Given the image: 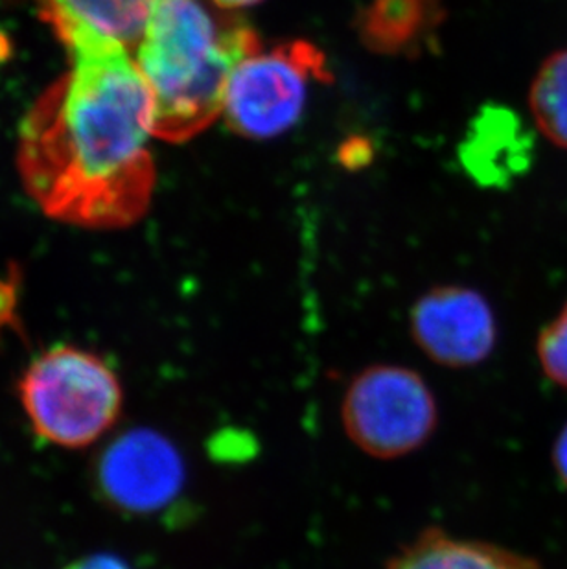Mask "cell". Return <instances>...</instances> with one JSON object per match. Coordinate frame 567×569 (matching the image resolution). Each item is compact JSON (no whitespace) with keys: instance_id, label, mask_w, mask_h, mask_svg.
Returning <instances> with one entry per match:
<instances>
[{"instance_id":"obj_1","label":"cell","mask_w":567,"mask_h":569,"mask_svg":"<svg viewBox=\"0 0 567 569\" xmlns=\"http://www.w3.org/2000/svg\"><path fill=\"white\" fill-rule=\"evenodd\" d=\"M70 70L21 126L22 183L44 214L86 229L145 216L156 184L153 100L135 58L108 39L64 43Z\"/></svg>"},{"instance_id":"obj_2","label":"cell","mask_w":567,"mask_h":569,"mask_svg":"<svg viewBox=\"0 0 567 569\" xmlns=\"http://www.w3.org/2000/svg\"><path fill=\"white\" fill-rule=\"evenodd\" d=\"M260 43L252 28L215 16L201 0H161L133 50L156 137L185 142L209 128L223 113L232 69Z\"/></svg>"},{"instance_id":"obj_3","label":"cell","mask_w":567,"mask_h":569,"mask_svg":"<svg viewBox=\"0 0 567 569\" xmlns=\"http://www.w3.org/2000/svg\"><path fill=\"white\" fill-rule=\"evenodd\" d=\"M19 398L38 439L76 450L94 445L113 428L122 411L123 391L106 358L59 343L28 363Z\"/></svg>"},{"instance_id":"obj_4","label":"cell","mask_w":567,"mask_h":569,"mask_svg":"<svg viewBox=\"0 0 567 569\" xmlns=\"http://www.w3.org/2000/svg\"><path fill=\"white\" fill-rule=\"evenodd\" d=\"M327 60L316 44L288 41L243 56L227 83L223 113L235 133L268 140L299 122L311 87L328 81Z\"/></svg>"},{"instance_id":"obj_5","label":"cell","mask_w":567,"mask_h":569,"mask_svg":"<svg viewBox=\"0 0 567 569\" xmlns=\"http://www.w3.org/2000/svg\"><path fill=\"white\" fill-rule=\"evenodd\" d=\"M341 419L359 450L391 461L431 439L439 408L422 375L409 367L370 366L348 383Z\"/></svg>"},{"instance_id":"obj_6","label":"cell","mask_w":567,"mask_h":569,"mask_svg":"<svg viewBox=\"0 0 567 569\" xmlns=\"http://www.w3.org/2000/svg\"><path fill=\"white\" fill-rule=\"evenodd\" d=\"M103 498L131 515H153L176 500L185 465L176 446L157 431L133 430L115 439L97 462Z\"/></svg>"},{"instance_id":"obj_7","label":"cell","mask_w":567,"mask_h":569,"mask_svg":"<svg viewBox=\"0 0 567 569\" xmlns=\"http://www.w3.org/2000/svg\"><path fill=\"white\" fill-rule=\"evenodd\" d=\"M412 341L437 366L476 367L493 355L498 322L487 299L462 286L424 293L409 317Z\"/></svg>"},{"instance_id":"obj_8","label":"cell","mask_w":567,"mask_h":569,"mask_svg":"<svg viewBox=\"0 0 567 569\" xmlns=\"http://www.w3.org/2000/svg\"><path fill=\"white\" fill-rule=\"evenodd\" d=\"M533 148V134L518 114L487 108L474 120L460 161L479 183L505 187L529 168Z\"/></svg>"},{"instance_id":"obj_9","label":"cell","mask_w":567,"mask_h":569,"mask_svg":"<svg viewBox=\"0 0 567 569\" xmlns=\"http://www.w3.org/2000/svg\"><path fill=\"white\" fill-rule=\"evenodd\" d=\"M161 0H38L41 13L63 43L98 38L133 54Z\"/></svg>"},{"instance_id":"obj_10","label":"cell","mask_w":567,"mask_h":569,"mask_svg":"<svg viewBox=\"0 0 567 569\" xmlns=\"http://www.w3.org/2000/svg\"><path fill=\"white\" fill-rule=\"evenodd\" d=\"M386 569H540V565L496 543L462 540L434 527L406 543Z\"/></svg>"},{"instance_id":"obj_11","label":"cell","mask_w":567,"mask_h":569,"mask_svg":"<svg viewBox=\"0 0 567 569\" xmlns=\"http://www.w3.org/2000/svg\"><path fill=\"white\" fill-rule=\"evenodd\" d=\"M439 13V0H370L359 32L370 49L401 54L424 41Z\"/></svg>"},{"instance_id":"obj_12","label":"cell","mask_w":567,"mask_h":569,"mask_svg":"<svg viewBox=\"0 0 567 569\" xmlns=\"http://www.w3.org/2000/svg\"><path fill=\"white\" fill-rule=\"evenodd\" d=\"M529 106L536 128L567 150V49L541 64L530 87Z\"/></svg>"},{"instance_id":"obj_13","label":"cell","mask_w":567,"mask_h":569,"mask_svg":"<svg viewBox=\"0 0 567 569\" xmlns=\"http://www.w3.org/2000/svg\"><path fill=\"white\" fill-rule=\"evenodd\" d=\"M536 356L547 380L567 389V302L538 336Z\"/></svg>"},{"instance_id":"obj_14","label":"cell","mask_w":567,"mask_h":569,"mask_svg":"<svg viewBox=\"0 0 567 569\" xmlns=\"http://www.w3.org/2000/svg\"><path fill=\"white\" fill-rule=\"evenodd\" d=\"M64 569H131L122 559L113 555H91L86 559L76 560Z\"/></svg>"},{"instance_id":"obj_15","label":"cell","mask_w":567,"mask_h":569,"mask_svg":"<svg viewBox=\"0 0 567 569\" xmlns=\"http://www.w3.org/2000/svg\"><path fill=\"white\" fill-rule=\"evenodd\" d=\"M553 467L564 489H567V425L558 433L557 441L553 446Z\"/></svg>"},{"instance_id":"obj_16","label":"cell","mask_w":567,"mask_h":569,"mask_svg":"<svg viewBox=\"0 0 567 569\" xmlns=\"http://www.w3.org/2000/svg\"><path fill=\"white\" fill-rule=\"evenodd\" d=\"M221 10H243V8H251V6L262 2V0H212Z\"/></svg>"},{"instance_id":"obj_17","label":"cell","mask_w":567,"mask_h":569,"mask_svg":"<svg viewBox=\"0 0 567 569\" xmlns=\"http://www.w3.org/2000/svg\"><path fill=\"white\" fill-rule=\"evenodd\" d=\"M8 321H11V313L6 312L4 308L0 307V328L4 327Z\"/></svg>"}]
</instances>
